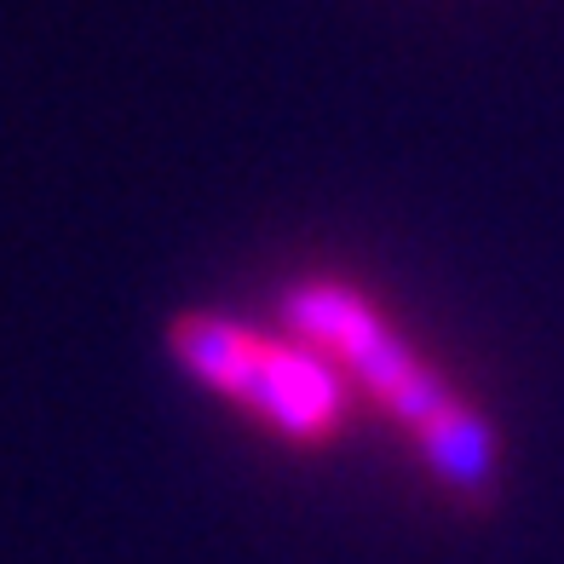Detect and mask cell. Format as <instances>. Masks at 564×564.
Segmentation results:
<instances>
[{"label": "cell", "mask_w": 564, "mask_h": 564, "mask_svg": "<svg viewBox=\"0 0 564 564\" xmlns=\"http://www.w3.org/2000/svg\"><path fill=\"white\" fill-rule=\"evenodd\" d=\"M271 312L346 375L364 421L392 432L421 484L455 519H496L507 501L501 415L403 323V312L369 276L300 265L276 282Z\"/></svg>", "instance_id": "1"}, {"label": "cell", "mask_w": 564, "mask_h": 564, "mask_svg": "<svg viewBox=\"0 0 564 564\" xmlns=\"http://www.w3.org/2000/svg\"><path fill=\"white\" fill-rule=\"evenodd\" d=\"M162 357L196 398H208L282 455L323 460L369 426L346 375L271 305H178L162 323Z\"/></svg>", "instance_id": "2"}]
</instances>
